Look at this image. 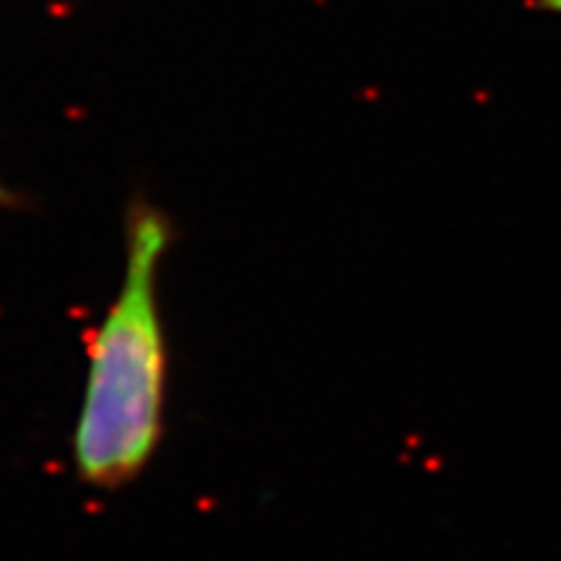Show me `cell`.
<instances>
[{
    "label": "cell",
    "instance_id": "obj_3",
    "mask_svg": "<svg viewBox=\"0 0 561 561\" xmlns=\"http://www.w3.org/2000/svg\"><path fill=\"white\" fill-rule=\"evenodd\" d=\"M541 3L546 5V9H551V11L561 13V0H541Z\"/></svg>",
    "mask_w": 561,
    "mask_h": 561
},
{
    "label": "cell",
    "instance_id": "obj_1",
    "mask_svg": "<svg viewBox=\"0 0 561 561\" xmlns=\"http://www.w3.org/2000/svg\"><path fill=\"white\" fill-rule=\"evenodd\" d=\"M170 244V219L159 208L138 203L128 210L125 273L87 341V375L70 434L76 476L89 489L130 486L164 439L172 354L159 268Z\"/></svg>",
    "mask_w": 561,
    "mask_h": 561
},
{
    "label": "cell",
    "instance_id": "obj_2",
    "mask_svg": "<svg viewBox=\"0 0 561 561\" xmlns=\"http://www.w3.org/2000/svg\"><path fill=\"white\" fill-rule=\"evenodd\" d=\"M19 206V195H13L9 187L0 182V208H16Z\"/></svg>",
    "mask_w": 561,
    "mask_h": 561
}]
</instances>
